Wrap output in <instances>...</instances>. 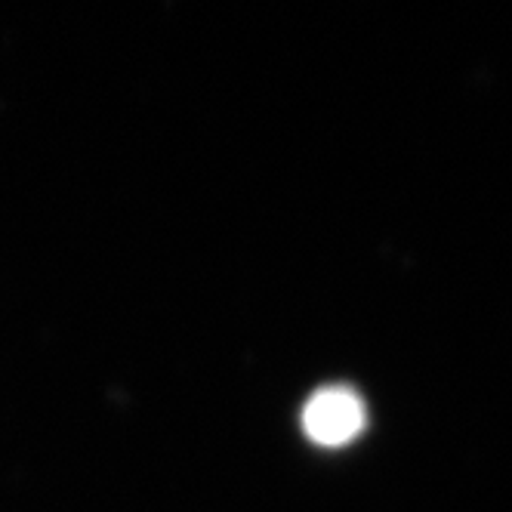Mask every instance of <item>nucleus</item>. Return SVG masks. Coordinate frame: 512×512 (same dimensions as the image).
I'll return each instance as SVG.
<instances>
[{
  "instance_id": "1",
  "label": "nucleus",
  "mask_w": 512,
  "mask_h": 512,
  "mask_svg": "<svg viewBox=\"0 0 512 512\" xmlns=\"http://www.w3.org/2000/svg\"><path fill=\"white\" fill-rule=\"evenodd\" d=\"M303 429L315 445H324V448H337V445L352 442V438L364 429L361 398L343 386L315 392L303 411Z\"/></svg>"
}]
</instances>
